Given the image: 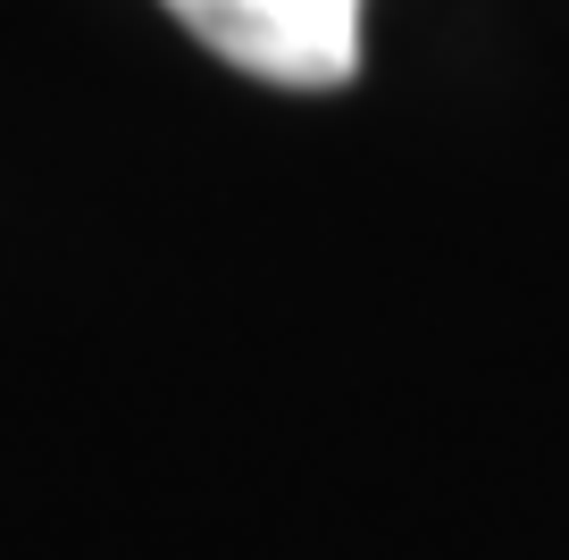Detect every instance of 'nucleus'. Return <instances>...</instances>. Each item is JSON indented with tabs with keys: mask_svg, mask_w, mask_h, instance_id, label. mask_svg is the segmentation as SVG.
Wrapping results in <instances>:
<instances>
[{
	"mask_svg": "<svg viewBox=\"0 0 569 560\" xmlns=\"http://www.w3.org/2000/svg\"><path fill=\"white\" fill-rule=\"evenodd\" d=\"M168 18L284 92H336L360 68V0H168Z\"/></svg>",
	"mask_w": 569,
	"mask_h": 560,
	"instance_id": "nucleus-1",
	"label": "nucleus"
}]
</instances>
